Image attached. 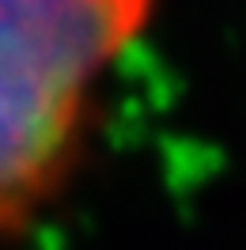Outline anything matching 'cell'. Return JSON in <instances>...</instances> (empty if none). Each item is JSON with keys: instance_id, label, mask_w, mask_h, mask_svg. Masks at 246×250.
I'll return each mask as SVG.
<instances>
[{"instance_id": "1", "label": "cell", "mask_w": 246, "mask_h": 250, "mask_svg": "<svg viewBox=\"0 0 246 250\" xmlns=\"http://www.w3.org/2000/svg\"><path fill=\"white\" fill-rule=\"evenodd\" d=\"M159 0H0V247L34 235L87 167Z\"/></svg>"}]
</instances>
